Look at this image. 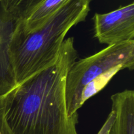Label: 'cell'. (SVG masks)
Segmentation results:
<instances>
[{"label": "cell", "instance_id": "obj_1", "mask_svg": "<svg viewBox=\"0 0 134 134\" xmlns=\"http://www.w3.org/2000/svg\"><path fill=\"white\" fill-rule=\"evenodd\" d=\"M78 58L74 38L65 39L54 64L17 84L4 95L5 119L11 134H78L79 114L69 116L67 75Z\"/></svg>", "mask_w": 134, "mask_h": 134}, {"label": "cell", "instance_id": "obj_2", "mask_svg": "<svg viewBox=\"0 0 134 134\" xmlns=\"http://www.w3.org/2000/svg\"><path fill=\"white\" fill-rule=\"evenodd\" d=\"M90 2L68 0L37 28L25 32L14 27L9 54L16 85L56 62L68 31L87 17Z\"/></svg>", "mask_w": 134, "mask_h": 134}, {"label": "cell", "instance_id": "obj_3", "mask_svg": "<svg viewBox=\"0 0 134 134\" xmlns=\"http://www.w3.org/2000/svg\"><path fill=\"white\" fill-rule=\"evenodd\" d=\"M134 41L109 45L97 53L76 60L65 81V101L69 116L103 90L123 69L133 70Z\"/></svg>", "mask_w": 134, "mask_h": 134}, {"label": "cell", "instance_id": "obj_4", "mask_svg": "<svg viewBox=\"0 0 134 134\" xmlns=\"http://www.w3.org/2000/svg\"><path fill=\"white\" fill-rule=\"evenodd\" d=\"M94 37L108 46L134 41V3L93 17Z\"/></svg>", "mask_w": 134, "mask_h": 134}, {"label": "cell", "instance_id": "obj_5", "mask_svg": "<svg viewBox=\"0 0 134 134\" xmlns=\"http://www.w3.org/2000/svg\"><path fill=\"white\" fill-rule=\"evenodd\" d=\"M114 119L108 134H134V91L126 90L111 96Z\"/></svg>", "mask_w": 134, "mask_h": 134}, {"label": "cell", "instance_id": "obj_6", "mask_svg": "<svg viewBox=\"0 0 134 134\" xmlns=\"http://www.w3.org/2000/svg\"><path fill=\"white\" fill-rule=\"evenodd\" d=\"M68 0H43L23 21L16 24L14 27L27 32L43 24L64 6Z\"/></svg>", "mask_w": 134, "mask_h": 134}, {"label": "cell", "instance_id": "obj_7", "mask_svg": "<svg viewBox=\"0 0 134 134\" xmlns=\"http://www.w3.org/2000/svg\"><path fill=\"white\" fill-rule=\"evenodd\" d=\"M43 0H1L5 11L14 24L23 21Z\"/></svg>", "mask_w": 134, "mask_h": 134}, {"label": "cell", "instance_id": "obj_8", "mask_svg": "<svg viewBox=\"0 0 134 134\" xmlns=\"http://www.w3.org/2000/svg\"><path fill=\"white\" fill-rule=\"evenodd\" d=\"M14 26L0 0V43L10 40Z\"/></svg>", "mask_w": 134, "mask_h": 134}, {"label": "cell", "instance_id": "obj_9", "mask_svg": "<svg viewBox=\"0 0 134 134\" xmlns=\"http://www.w3.org/2000/svg\"><path fill=\"white\" fill-rule=\"evenodd\" d=\"M0 134H11L8 129L5 119L4 96H0Z\"/></svg>", "mask_w": 134, "mask_h": 134}]
</instances>
